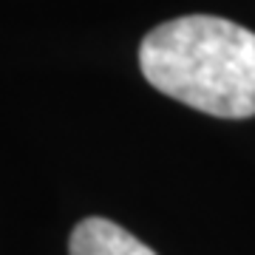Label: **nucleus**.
Instances as JSON below:
<instances>
[{
  "instance_id": "f257e3e1",
  "label": "nucleus",
  "mask_w": 255,
  "mask_h": 255,
  "mask_svg": "<svg viewBox=\"0 0 255 255\" xmlns=\"http://www.w3.org/2000/svg\"><path fill=\"white\" fill-rule=\"evenodd\" d=\"M139 65L156 91L224 119L255 117V31L187 14L147 31Z\"/></svg>"
},
{
  "instance_id": "f03ea898",
  "label": "nucleus",
  "mask_w": 255,
  "mask_h": 255,
  "mask_svg": "<svg viewBox=\"0 0 255 255\" xmlns=\"http://www.w3.org/2000/svg\"><path fill=\"white\" fill-rule=\"evenodd\" d=\"M71 255H156L136 236H130L125 227H119L108 219L91 216L80 221L68 241Z\"/></svg>"
}]
</instances>
